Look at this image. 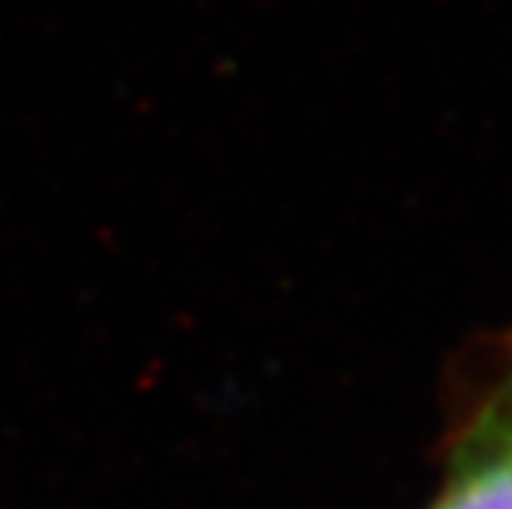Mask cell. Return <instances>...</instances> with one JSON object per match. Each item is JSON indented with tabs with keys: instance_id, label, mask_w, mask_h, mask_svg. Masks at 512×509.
Masks as SVG:
<instances>
[{
	"instance_id": "1",
	"label": "cell",
	"mask_w": 512,
	"mask_h": 509,
	"mask_svg": "<svg viewBox=\"0 0 512 509\" xmlns=\"http://www.w3.org/2000/svg\"><path fill=\"white\" fill-rule=\"evenodd\" d=\"M430 509H512V437L450 480Z\"/></svg>"
}]
</instances>
